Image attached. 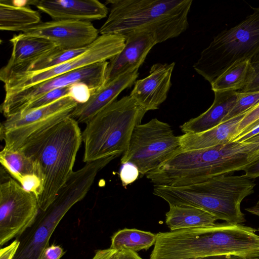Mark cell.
I'll use <instances>...</instances> for the list:
<instances>
[{"label": "cell", "mask_w": 259, "mask_h": 259, "mask_svg": "<svg viewBox=\"0 0 259 259\" xmlns=\"http://www.w3.org/2000/svg\"><path fill=\"white\" fill-rule=\"evenodd\" d=\"M251 179L241 176L224 175L204 182L182 187L154 185L153 194L169 205H188L202 208L218 220L230 224L245 222L240 204L254 192Z\"/></svg>", "instance_id": "cell-5"}, {"label": "cell", "mask_w": 259, "mask_h": 259, "mask_svg": "<svg viewBox=\"0 0 259 259\" xmlns=\"http://www.w3.org/2000/svg\"><path fill=\"white\" fill-rule=\"evenodd\" d=\"M147 112L131 96L116 100L86 123L81 133L84 144L83 161L122 155L129 145L133 131Z\"/></svg>", "instance_id": "cell-6"}, {"label": "cell", "mask_w": 259, "mask_h": 259, "mask_svg": "<svg viewBox=\"0 0 259 259\" xmlns=\"http://www.w3.org/2000/svg\"><path fill=\"white\" fill-rule=\"evenodd\" d=\"M125 37L118 34H103L81 54L67 62L42 71L13 74L0 77L8 96L57 76L79 68L110 60L124 47Z\"/></svg>", "instance_id": "cell-10"}, {"label": "cell", "mask_w": 259, "mask_h": 259, "mask_svg": "<svg viewBox=\"0 0 259 259\" xmlns=\"http://www.w3.org/2000/svg\"><path fill=\"white\" fill-rule=\"evenodd\" d=\"M259 143L230 142L189 151L181 149L156 169L147 174L154 185L182 187L211 178L243 170L254 162Z\"/></svg>", "instance_id": "cell-1"}, {"label": "cell", "mask_w": 259, "mask_h": 259, "mask_svg": "<svg viewBox=\"0 0 259 259\" xmlns=\"http://www.w3.org/2000/svg\"><path fill=\"white\" fill-rule=\"evenodd\" d=\"M257 259H259V258H257Z\"/></svg>", "instance_id": "cell-42"}, {"label": "cell", "mask_w": 259, "mask_h": 259, "mask_svg": "<svg viewBox=\"0 0 259 259\" xmlns=\"http://www.w3.org/2000/svg\"><path fill=\"white\" fill-rule=\"evenodd\" d=\"M161 248L164 259H194L232 255L259 258L256 229L242 224H216L201 228L163 232Z\"/></svg>", "instance_id": "cell-2"}, {"label": "cell", "mask_w": 259, "mask_h": 259, "mask_svg": "<svg viewBox=\"0 0 259 259\" xmlns=\"http://www.w3.org/2000/svg\"><path fill=\"white\" fill-rule=\"evenodd\" d=\"M53 20L90 21L105 18L108 10L97 0H37L35 6Z\"/></svg>", "instance_id": "cell-17"}, {"label": "cell", "mask_w": 259, "mask_h": 259, "mask_svg": "<svg viewBox=\"0 0 259 259\" xmlns=\"http://www.w3.org/2000/svg\"><path fill=\"white\" fill-rule=\"evenodd\" d=\"M78 123L71 116L28 140L20 149L39 165L44 177L37 198L45 210L73 173L82 141Z\"/></svg>", "instance_id": "cell-4"}, {"label": "cell", "mask_w": 259, "mask_h": 259, "mask_svg": "<svg viewBox=\"0 0 259 259\" xmlns=\"http://www.w3.org/2000/svg\"><path fill=\"white\" fill-rule=\"evenodd\" d=\"M117 251L111 248L97 250L92 259H114Z\"/></svg>", "instance_id": "cell-37"}, {"label": "cell", "mask_w": 259, "mask_h": 259, "mask_svg": "<svg viewBox=\"0 0 259 259\" xmlns=\"http://www.w3.org/2000/svg\"><path fill=\"white\" fill-rule=\"evenodd\" d=\"M41 22L39 13L15 1H0V29L23 31Z\"/></svg>", "instance_id": "cell-24"}, {"label": "cell", "mask_w": 259, "mask_h": 259, "mask_svg": "<svg viewBox=\"0 0 259 259\" xmlns=\"http://www.w3.org/2000/svg\"><path fill=\"white\" fill-rule=\"evenodd\" d=\"M249 61L253 73L250 80L240 92H248L259 91V53Z\"/></svg>", "instance_id": "cell-32"}, {"label": "cell", "mask_w": 259, "mask_h": 259, "mask_svg": "<svg viewBox=\"0 0 259 259\" xmlns=\"http://www.w3.org/2000/svg\"><path fill=\"white\" fill-rule=\"evenodd\" d=\"M258 103L259 91L248 92L237 91L235 104L222 123L247 112Z\"/></svg>", "instance_id": "cell-29"}, {"label": "cell", "mask_w": 259, "mask_h": 259, "mask_svg": "<svg viewBox=\"0 0 259 259\" xmlns=\"http://www.w3.org/2000/svg\"><path fill=\"white\" fill-rule=\"evenodd\" d=\"M253 70L249 61L238 62L218 77L210 84L213 91H240L250 80Z\"/></svg>", "instance_id": "cell-26"}, {"label": "cell", "mask_w": 259, "mask_h": 259, "mask_svg": "<svg viewBox=\"0 0 259 259\" xmlns=\"http://www.w3.org/2000/svg\"><path fill=\"white\" fill-rule=\"evenodd\" d=\"M125 37L124 48L109 62L105 84L138 70L150 51L158 44L154 34L146 32L131 33Z\"/></svg>", "instance_id": "cell-15"}, {"label": "cell", "mask_w": 259, "mask_h": 259, "mask_svg": "<svg viewBox=\"0 0 259 259\" xmlns=\"http://www.w3.org/2000/svg\"><path fill=\"white\" fill-rule=\"evenodd\" d=\"M23 33L46 39L60 49L72 50L91 45L99 37V31L90 21L53 20L41 22Z\"/></svg>", "instance_id": "cell-14"}, {"label": "cell", "mask_w": 259, "mask_h": 259, "mask_svg": "<svg viewBox=\"0 0 259 259\" xmlns=\"http://www.w3.org/2000/svg\"><path fill=\"white\" fill-rule=\"evenodd\" d=\"M237 91H215L211 106L196 117L185 122L180 128L184 134H196L208 130L222 123L234 106Z\"/></svg>", "instance_id": "cell-21"}, {"label": "cell", "mask_w": 259, "mask_h": 259, "mask_svg": "<svg viewBox=\"0 0 259 259\" xmlns=\"http://www.w3.org/2000/svg\"><path fill=\"white\" fill-rule=\"evenodd\" d=\"M39 211L33 193L7 178L0 185V245L20 236L34 222Z\"/></svg>", "instance_id": "cell-12"}, {"label": "cell", "mask_w": 259, "mask_h": 259, "mask_svg": "<svg viewBox=\"0 0 259 259\" xmlns=\"http://www.w3.org/2000/svg\"><path fill=\"white\" fill-rule=\"evenodd\" d=\"M88 46L72 50H64L57 47L51 52L23 67L7 72H0V77L13 74L37 72L53 68L81 54L87 50Z\"/></svg>", "instance_id": "cell-25"}, {"label": "cell", "mask_w": 259, "mask_h": 259, "mask_svg": "<svg viewBox=\"0 0 259 259\" xmlns=\"http://www.w3.org/2000/svg\"><path fill=\"white\" fill-rule=\"evenodd\" d=\"M245 142L259 143V136L252 137L249 139H248L247 140L245 141ZM254 157L255 161L259 160V149L255 152Z\"/></svg>", "instance_id": "cell-39"}, {"label": "cell", "mask_w": 259, "mask_h": 259, "mask_svg": "<svg viewBox=\"0 0 259 259\" xmlns=\"http://www.w3.org/2000/svg\"><path fill=\"white\" fill-rule=\"evenodd\" d=\"M114 259H143L137 252L128 249H121L116 252Z\"/></svg>", "instance_id": "cell-35"}, {"label": "cell", "mask_w": 259, "mask_h": 259, "mask_svg": "<svg viewBox=\"0 0 259 259\" xmlns=\"http://www.w3.org/2000/svg\"><path fill=\"white\" fill-rule=\"evenodd\" d=\"M236 259H250V258L238 257V258H237Z\"/></svg>", "instance_id": "cell-41"}, {"label": "cell", "mask_w": 259, "mask_h": 259, "mask_svg": "<svg viewBox=\"0 0 259 259\" xmlns=\"http://www.w3.org/2000/svg\"><path fill=\"white\" fill-rule=\"evenodd\" d=\"M244 176L250 179L259 177V160L250 163L244 169Z\"/></svg>", "instance_id": "cell-36"}, {"label": "cell", "mask_w": 259, "mask_h": 259, "mask_svg": "<svg viewBox=\"0 0 259 259\" xmlns=\"http://www.w3.org/2000/svg\"><path fill=\"white\" fill-rule=\"evenodd\" d=\"M175 66V62L153 64L147 76L135 81L130 96L147 111L158 109L167 98Z\"/></svg>", "instance_id": "cell-16"}, {"label": "cell", "mask_w": 259, "mask_h": 259, "mask_svg": "<svg viewBox=\"0 0 259 259\" xmlns=\"http://www.w3.org/2000/svg\"><path fill=\"white\" fill-rule=\"evenodd\" d=\"M108 63L107 61L93 64L5 96L1 105V112L8 117L17 113L26 104L50 91L76 83L86 84L93 94L104 85Z\"/></svg>", "instance_id": "cell-13"}, {"label": "cell", "mask_w": 259, "mask_h": 259, "mask_svg": "<svg viewBox=\"0 0 259 259\" xmlns=\"http://www.w3.org/2000/svg\"><path fill=\"white\" fill-rule=\"evenodd\" d=\"M259 124V103L247 111L239 122L237 134L232 140L235 142Z\"/></svg>", "instance_id": "cell-30"}, {"label": "cell", "mask_w": 259, "mask_h": 259, "mask_svg": "<svg viewBox=\"0 0 259 259\" xmlns=\"http://www.w3.org/2000/svg\"><path fill=\"white\" fill-rule=\"evenodd\" d=\"M79 84L76 83L50 91L26 104L17 113H23L44 107L65 97L70 96L76 100L77 91Z\"/></svg>", "instance_id": "cell-28"}, {"label": "cell", "mask_w": 259, "mask_h": 259, "mask_svg": "<svg viewBox=\"0 0 259 259\" xmlns=\"http://www.w3.org/2000/svg\"><path fill=\"white\" fill-rule=\"evenodd\" d=\"M20 245V241L16 238L9 245L0 250V259H13Z\"/></svg>", "instance_id": "cell-34"}, {"label": "cell", "mask_w": 259, "mask_h": 259, "mask_svg": "<svg viewBox=\"0 0 259 259\" xmlns=\"http://www.w3.org/2000/svg\"><path fill=\"white\" fill-rule=\"evenodd\" d=\"M245 210L248 212L259 217V200L253 206L245 208ZM257 232H259V228L256 229Z\"/></svg>", "instance_id": "cell-38"}, {"label": "cell", "mask_w": 259, "mask_h": 259, "mask_svg": "<svg viewBox=\"0 0 259 259\" xmlns=\"http://www.w3.org/2000/svg\"><path fill=\"white\" fill-rule=\"evenodd\" d=\"M138 75V70H136L122 75L105 84L91 95L85 102L78 103L72 112L71 117L78 123H87L98 113L116 101L122 91L134 84Z\"/></svg>", "instance_id": "cell-18"}, {"label": "cell", "mask_w": 259, "mask_h": 259, "mask_svg": "<svg viewBox=\"0 0 259 259\" xmlns=\"http://www.w3.org/2000/svg\"><path fill=\"white\" fill-rule=\"evenodd\" d=\"M0 162L24 189L38 197L42 191L44 177L36 161L20 149L10 150L3 148L0 152Z\"/></svg>", "instance_id": "cell-19"}, {"label": "cell", "mask_w": 259, "mask_h": 259, "mask_svg": "<svg viewBox=\"0 0 259 259\" xmlns=\"http://www.w3.org/2000/svg\"><path fill=\"white\" fill-rule=\"evenodd\" d=\"M79 103L70 96L61 98L44 107L6 118L1 125L4 148L20 149L28 140L71 116Z\"/></svg>", "instance_id": "cell-11"}, {"label": "cell", "mask_w": 259, "mask_h": 259, "mask_svg": "<svg viewBox=\"0 0 259 259\" xmlns=\"http://www.w3.org/2000/svg\"><path fill=\"white\" fill-rule=\"evenodd\" d=\"M12 46L11 57L0 72H7L27 65L57 48L52 42L23 33L10 39Z\"/></svg>", "instance_id": "cell-20"}, {"label": "cell", "mask_w": 259, "mask_h": 259, "mask_svg": "<svg viewBox=\"0 0 259 259\" xmlns=\"http://www.w3.org/2000/svg\"><path fill=\"white\" fill-rule=\"evenodd\" d=\"M139 176V169L135 165L131 162L122 164L119 172V178L124 188L135 181Z\"/></svg>", "instance_id": "cell-31"}, {"label": "cell", "mask_w": 259, "mask_h": 259, "mask_svg": "<svg viewBox=\"0 0 259 259\" xmlns=\"http://www.w3.org/2000/svg\"><path fill=\"white\" fill-rule=\"evenodd\" d=\"M192 0H108L110 10L99 29L103 34H154L160 43L178 37L189 27Z\"/></svg>", "instance_id": "cell-3"}, {"label": "cell", "mask_w": 259, "mask_h": 259, "mask_svg": "<svg viewBox=\"0 0 259 259\" xmlns=\"http://www.w3.org/2000/svg\"><path fill=\"white\" fill-rule=\"evenodd\" d=\"M65 253V251L60 246L53 244L44 250L39 259H60Z\"/></svg>", "instance_id": "cell-33"}, {"label": "cell", "mask_w": 259, "mask_h": 259, "mask_svg": "<svg viewBox=\"0 0 259 259\" xmlns=\"http://www.w3.org/2000/svg\"><path fill=\"white\" fill-rule=\"evenodd\" d=\"M156 240V234L151 232L125 228L112 236L110 248L117 250L128 249L136 252L147 250L154 245Z\"/></svg>", "instance_id": "cell-27"}, {"label": "cell", "mask_w": 259, "mask_h": 259, "mask_svg": "<svg viewBox=\"0 0 259 259\" xmlns=\"http://www.w3.org/2000/svg\"><path fill=\"white\" fill-rule=\"evenodd\" d=\"M165 213V223L170 231L211 227L217 218L208 211L188 205H170Z\"/></svg>", "instance_id": "cell-23"}, {"label": "cell", "mask_w": 259, "mask_h": 259, "mask_svg": "<svg viewBox=\"0 0 259 259\" xmlns=\"http://www.w3.org/2000/svg\"><path fill=\"white\" fill-rule=\"evenodd\" d=\"M246 112L206 131L180 136L181 149L185 151L203 149L232 141L237 134L238 124Z\"/></svg>", "instance_id": "cell-22"}, {"label": "cell", "mask_w": 259, "mask_h": 259, "mask_svg": "<svg viewBox=\"0 0 259 259\" xmlns=\"http://www.w3.org/2000/svg\"><path fill=\"white\" fill-rule=\"evenodd\" d=\"M97 175L96 170L89 165L73 172L49 207L39 211L32 224L16 238L20 245L13 259L39 258L49 246L50 238L60 222L85 197Z\"/></svg>", "instance_id": "cell-7"}, {"label": "cell", "mask_w": 259, "mask_h": 259, "mask_svg": "<svg viewBox=\"0 0 259 259\" xmlns=\"http://www.w3.org/2000/svg\"><path fill=\"white\" fill-rule=\"evenodd\" d=\"M238 257L232 255H224V256H212L201 258H194V259H236Z\"/></svg>", "instance_id": "cell-40"}, {"label": "cell", "mask_w": 259, "mask_h": 259, "mask_svg": "<svg viewBox=\"0 0 259 259\" xmlns=\"http://www.w3.org/2000/svg\"><path fill=\"white\" fill-rule=\"evenodd\" d=\"M236 26L217 35L200 53L193 68L210 84L234 64L259 53V8Z\"/></svg>", "instance_id": "cell-8"}, {"label": "cell", "mask_w": 259, "mask_h": 259, "mask_svg": "<svg viewBox=\"0 0 259 259\" xmlns=\"http://www.w3.org/2000/svg\"><path fill=\"white\" fill-rule=\"evenodd\" d=\"M181 149L180 136H176L171 126L155 118L135 126L121 163L135 165L140 176L153 171Z\"/></svg>", "instance_id": "cell-9"}]
</instances>
